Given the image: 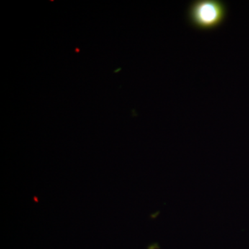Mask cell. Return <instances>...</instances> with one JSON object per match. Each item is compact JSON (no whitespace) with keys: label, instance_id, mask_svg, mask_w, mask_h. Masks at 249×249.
Instances as JSON below:
<instances>
[{"label":"cell","instance_id":"cell-1","mask_svg":"<svg viewBox=\"0 0 249 249\" xmlns=\"http://www.w3.org/2000/svg\"><path fill=\"white\" fill-rule=\"evenodd\" d=\"M225 3L219 0H196L190 5L188 11L189 22L201 30L215 29L227 17Z\"/></svg>","mask_w":249,"mask_h":249},{"label":"cell","instance_id":"cell-2","mask_svg":"<svg viewBox=\"0 0 249 249\" xmlns=\"http://www.w3.org/2000/svg\"><path fill=\"white\" fill-rule=\"evenodd\" d=\"M34 200H35L36 202H38V199H37V196H34Z\"/></svg>","mask_w":249,"mask_h":249}]
</instances>
